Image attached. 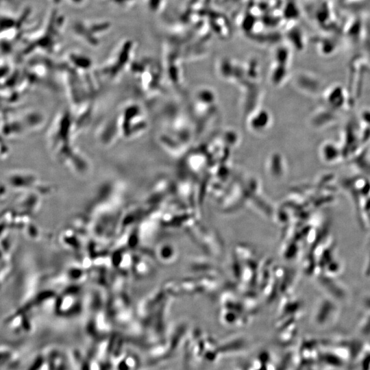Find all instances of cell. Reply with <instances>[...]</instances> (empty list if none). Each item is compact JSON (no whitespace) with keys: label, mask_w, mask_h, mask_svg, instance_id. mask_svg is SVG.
Instances as JSON below:
<instances>
[{"label":"cell","mask_w":370,"mask_h":370,"mask_svg":"<svg viewBox=\"0 0 370 370\" xmlns=\"http://www.w3.org/2000/svg\"><path fill=\"white\" fill-rule=\"evenodd\" d=\"M78 136L71 114L65 106L56 114L51 124V150L64 169L76 175H85L90 172L91 164L76 144Z\"/></svg>","instance_id":"cell-2"},{"label":"cell","mask_w":370,"mask_h":370,"mask_svg":"<svg viewBox=\"0 0 370 370\" xmlns=\"http://www.w3.org/2000/svg\"><path fill=\"white\" fill-rule=\"evenodd\" d=\"M136 43L132 38H124L117 42L103 62L96 67L100 81L108 83L118 82L129 72L136 60Z\"/></svg>","instance_id":"cell-3"},{"label":"cell","mask_w":370,"mask_h":370,"mask_svg":"<svg viewBox=\"0 0 370 370\" xmlns=\"http://www.w3.org/2000/svg\"><path fill=\"white\" fill-rule=\"evenodd\" d=\"M55 4H59L60 3L62 0H51Z\"/></svg>","instance_id":"cell-8"},{"label":"cell","mask_w":370,"mask_h":370,"mask_svg":"<svg viewBox=\"0 0 370 370\" xmlns=\"http://www.w3.org/2000/svg\"><path fill=\"white\" fill-rule=\"evenodd\" d=\"M112 28L110 21L103 18H82L71 25L74 37L84 45L97 48L104 41Z\"/></svg>","instance_id":"cell-5"},{"label":"cell","mask_w":370,"mask_h":370,"mask_svg":"<svg viewBox=\"0 0 370 370\" xmlns=\"http://www.w3.org/2000/svg\"><path fill=\"white\" fill-rule=\"evenodd\" d=\"M149 118L144 104L127 99L105 117L95 130L97 140L103 147H112L121 140H132L145 134Z\"/></svg>","instance_id":"cell-1"},{"label":"cell","mask_w":370,"mask_h":370,"mask_svg":"<svg viewBox=\"0 0 370 370\" xmlns=\"http://www.w3.org/2000/svg\"><path fill=\"white\" fill-rule=\"evenodd\" d=\"M130 73L139 94L151 100L159 90V73L157 64L151 58L136 59L132 63Z\"/></svg>","instance_id":"cell-4"},{"label":"cell","mask_w":370,"mask_h":370,"mask_svg":"<svg viewBox=\"0 0 370 370\" xmlns=\"http://www.w3.org/2000/svg\"><path fill=\"white\" fill-rule=\"evenodd\" d=\"M68 1L74 5H81L84 4L86 0H68Z\"/></svg>","instance_id":"cell-7"},{"label":"cell","mask_w":370,"mask_h":370,"mask_svg":"<svg viewBox=\"0 0 370 370\" xmlns=\"http://www.w3.org/2000/svg\"><path fill=\"white\" fill-rule=\"evenodd\" d=\"M107 3L121 9H130L138 3V0H103Z\"/></svg>","instance_id":"cell-6"}]
</instances>
